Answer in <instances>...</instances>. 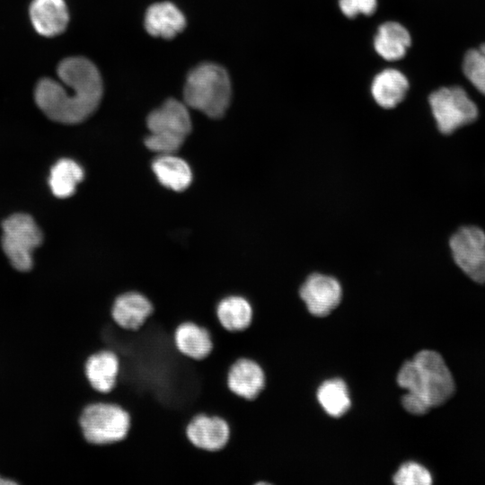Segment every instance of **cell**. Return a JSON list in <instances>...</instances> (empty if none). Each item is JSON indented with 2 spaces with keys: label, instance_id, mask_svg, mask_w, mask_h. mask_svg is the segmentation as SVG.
<instances>
[{
  "label": "cell",
  "instance_id": "cell-6",
  "mask_svg": "<svg viewBox=\"0 0 485 485\" xmlns=\"http://www.w3.org/2000/svg\"><path fill=\"white\" fill-rule=\"evenodd\" d=\"M428 103L436 128L443 136H450L472 124L480 115L476 102L459 86L434 91Z\"/></svg>",
  "mask_w": 485,
  "mask_h": 485
},
{
  "label": "cell",
  "instance_id": "cell-18",
  "mask_svg": "<svg viewBox=\"0 0 485 485\" xmlns=\"http://www.w3.org/2000/svg\"><path fill=\"white\" fill-rule=\"evenodd\" d=\"M410 42V35L404 26L396 22H387L379 26L374 47L384 59L395 61L405 56Z\"/></svg>",
  "mask_w": 485,
  "mask_h": 485
},
{
  "label": "cell",
  "instance_id": "cell-14",
  "mask_svg": "<svg viewBox=\"0 0 485 485\" xmlns=\"http://www.w3.org/2000/svg\"><path fill=\"white\" fill-rule=\"evenodd\" d=\"M185 27L184 14L172 3H155L150 5L146 12L145 28L154 37L172 39Z\"/></svg>",
  "mask_w": 485,
  "mask_h": 485
},
{
  "label": "cell",
  "instance_id": "cell-22",
  "mask_svg": "<svg viewBox=\"0 0 485 485\" xmlns=\"http://www.w3.org/2000/svg\"><path fill=\"white\" fill-rule=\"evenodd\" d=\"M83 178V168L77 163L62 159L51 169L49 186L56 197L67 198L75 192L76 185Z\"/></svg>",
  "mask_w": 485,
  "mask_h": 485
},
{
  "label": "cell",
  "instance_id": "cell-13",
  "mask_svg": "<svg viewBox=\"0 0 485 485\" xmlns=\"http://www.w3.org/2000/svg\"><path fill=\"white\" fill-rule=\"evenodd\" d=\"M30 17L36 31L45 37L62 33L69 21L64 0H33L30 5Z\"/></svg>",
  "mask_w": 485,
  "mask_h": 485
},
{
  "label": "cell",
  "instance_id": "cell-20",
  "mask_svg": "<svg viewBox=\"0 0 485 485\" xmlns=\"http://www.w3.org/2000/svg\"><path fill=\"white\" fill-rule=\"evenodd\" d=\"M152 167L158 181L172 190L182 191L192 181L189 164L172 154H161L154 161Z\"/></svg>",
  "mask_w": 485,
  "mask_h": 485
},
{
  "label": "cell",
  "instance_id": "cell-11",
  "mask_svg": "<svg viewBox=\"0 0 485 485\" xmlns=\"http://www.w3.org/2000/svg\"><path fill=\"white\" fill-rule=\"evenodd\" d=\"M227 386L237 396L253 401L266 387L265 371L257 361L240 357L229 367Z\"/></svg>",
  "mask_w": 485,
  "mask_h": 485
},
{
  "label": "cell",
  "instance_id": "cell-25",
  "mask_svg": "<svg viewBox=\"0 0 485 485\" xmlns=\"http://www.w3.org/2000/svg\"><path fill=\"white\" fill-rule=\"evenodd\" d=\"M340 11L348 18L357 14L371 15L375 12L376 0H339Z\"/></svg>",
  "mask_w": 485,
  "mask_h": 485
},
{
  "label": "cell",
  "instance_id": "cell-9",
  "mask_svg": "<svg viewBox=\"0 0 485 485\" xmlns=\"http://www.w3.org/2000/svg\"><path fill=\"white\" fill-rule=\"evenodd\" d=\"M299 294L308 311L315 316L322 317L339 305L342 288L335 278L313 273L304 282Z\"/></svg>",
  "mask_w": 485,
  "mask_h": 485
},
{
  "label": "cell",
  "instance_id": "cell-1",
  "mask_svg": "<svg viewBox=\"0 0 485 485\" xmlns=\"http://www.w3.org/2000/svg\"><path fill=\"white\" fill-rule=\"evenodd\" d=\"M59 81L41 79L35 89V101L52 120L76 124L90 117L102 96V82L97 67L83 57L63 59L57 70Z\"/></svg>",
  "mask_w": 485,
  "mask_h": 485
},
{
  "label": "cell",
  "instance_id": "cell-5",
  "mask_svg": "<svg viewBox=\"0 0 485 485\" xmlns=\"http://www.w3.org/2000/svg\"><path fill=\"white\" fill-rule=\"evenodd\" d=\"M78 424L86 442L107 445L124 439L130 426V416L120 405L95 401L80 411Z\"/></svg>",
  "mask_w": 485,
  "mask_h": 485
},
{
  "label": "cell",
  "instance_id": "cell-7",
  "mask_svg": "<svg viewBox=\"0 0 485 485\" xmlns=\"http://www.w3.org/2000/svg\"><path fill=\"white\" fill-rule=\"evenodd\" d=\"M3 250L13 267L28 271L32 267V251L42 242V234L32 217L15 214L3 222Z\"/></svg>",
  "mask_w": 485,
  "mask_h": 485
},
{
  "label": "cell",
  "instance_id": "cell-15",
  "mask_svg": "<svg viewBox=\"0 0 485 485\" xmlns=\"http://www.w3.org/2000/svg\"><path fill=\"white\" fill-rule=\"evenodd\" d=\"M119 367V358L110 349H101L91 354L84 366L89 384L93 390L101 393H107L114 388Z\"/></svg>",
  "mask_w": 485,
  "mask_h": 485
},
{
  "label": "cell",
  "instance_id": "cell-26",
  "mask_svg": "<svg viewBox=\"0 0 485 485\" xmlns=\"http://www.w3.org/2000/svg\"><path fill=\"white\" fill-rule=\"evenodd\" d=\"M401 402L404 409L414 415H423L430 409L422 399L408 392L402 396Z\"/></svg>",
  "mask_w": 485,
  "mask_h": 485
},
{
  "label": "cell",
  "instance_id": "cell-10",
  "mask_svg": "<svg viewBox=\"0 0 485 485\" xmlns=\"http://www.w3.org/2000/svg\"><path fill=\"white\" fill-rule=\"evenodd\" d=\"M189 441L198 448L207 451L222 449L230 436L229 425L219 416L195 415L186 427Z\"/></svg>",
  "mask_w": 485,
  "mask_h": 485
},
{
  "label": "cell",
  "instance_id": "cell-3",
  "mask_svg": "<svg viewBox=\"0 0 485 485\" xmlns=\"http://www.w3.org/2000/svg\"><path fill=\"white\" fill-rule=\"evenodd\" d=\"M185 104L209 118L224 116L231 100V83L226 70L214 63H202L188 75L183 91Z\"/></svg>",
  "mask_w": 485,
  "mask_h": 485
},
{
  "label": "cell",
  "instance_id": "cell-16",
  "mask_svg": "<svg viewBox=\"0 0 485 485\" xmlns=\"http://www.w3.org/2000/svg\"><path fill=\"white\" fill-rule=\"evenodd\" d=\"M408 90V79L401 71L393 68L377 74L371 84L374 100L384 109L396 107L403 101Z\"/></svg>",
  "mask_w": 485,
  "mask_h": 485
},
{
  "label": "cell",
  "instance_id": "cell-2",
  "mask_svg": "<svg viewBox=\"0 0 485 485\" xmlns=\"http://www.w3.org/2000/svg\"><path fill=\"white\" fill-rule=\"evenodd\" d=\"M397 383L430 408L443 404L454 392V378L445 362L437 352L429 349L419 351L401 366Z\"/></svg>",
  "mask_w": 485,
  "mask_h": 485
},
{
  "label": "cell",
  "instance_id": "cell-23",
  "mask_svg": "<svg viewBox=\"0 0 485 485\" xmlns=\"http://www.w3.org/2000/svg\"><path fill=\"white\" fill-rule=\"evenodd\" d=\"M463 69L471 84L485 95V43L465 54Z\"/></svg>",
  "mask_w": 485,
  "mask_h": 485
},
{
  "label": "cell",
  "instance_id": "cell-8",
  "mask_svg": "<svg viewBox=\"0 0 485 485\" xmlns=\"http://www.w3.org/2000/svg\"><path fill=\"white\" fill-rule=\"evenodd\" d=\"M454 263L470 280L485 285V230L475 225L458 227L449 237Z\"/></svg>",
  "mask_w": 485,
  "mask_h": 485
},
{
  "label": "cell",
  "instance_id": "cell-27",
  "mask_svg": "<svg viewBox=\"0 0 485 485\" xmlns=\"http://www.w3.org/2000/svg\"><path fill=\"white\" fill-rule=\"evenodd\" d=\"M17 482L0 475V485L16 484Z\"/></svg>",
  "mask_w": 485,
  "mask_h": 485
},
{
  "label": "cell",
  "instance_id": "cell-4",
  "mask_svg": "<svg viewBox=\"0 0 485 485\" xmlns=\"http://www.w3.org/2000/svg\"><path fill=\"white\" fill-rule=\"evenodd\" d=\"M146 125L150 135L145 144L148 149L159 154H171L178 151L192 127L187 106L173 98L151 111Z\"/></svg>",
  "mask_w": 485,
  "mask_h": 485
},
{
  "label": "cell",
  "instance_id": "cell-24",
  "mask_svg": "<svg viewBox=\"0 0 485 485\" xmlns=\"http://www.w3.org/2000/svg\"><path fill=\"white\" fill-rule=\"evenodd\" d=\"M393 482L397 485H429L432 483V476L423 465L407 462L394 474Z\"/></svg>",
  "mask_w": 485,
  "mask_h": 485
},
{
  "label": "cell",
  "instance_id": "cell-28",
  "mask_svg": "<svg viewBox=\"0 0 485 485\" xmlns=\"http://www.w3.org/2000/svg\"></svg>",
  "mask_w": 485,
  "mask_h": 485
},
{
  "label": "cell",
  "instance_id": "cell-19",
  "mask_svg": "<svg viewBox=\"0 0 485 485\" xmlns=\"http://www.w3.org/2000/svg\"><path fill=\"white\" fill-rule=\"evenodd\" d=\"M216 313L225 330L238 332L246 330L251 324L253 309L246 297L231 295L219 300Z\"/></svg>",
  "mask_w": 485,
  "mask_h": 485
},
{
  "label": "cell",
  "instance_id": "cell-12",
  "mask_svg": "<svg viewBox=\"0 0 485 485\" xmlns=\"http://www.w3.org/2000/svg\"><path fill=\"white\" fill-rule=\"evenodd\" d=\"M153 311V304L147 296L137 290H128L114 298L110 313L119 327L137 331Z\"/></svg>",
  "mask_w": 485,
  "mask_h": 485
},
{
  "label": "cell",
  "instance_id": "cell-21",
  "mask_svg": "<svg viewBox=\"0 0 485 485\" xmlns=\"http://www.w3.org/2000/svg\"><path fill=\"white\" fill-rule=\"evenodd\" d=\"M317 399L322 409L335 418L345 414L351 405L348 387L340 378L323 382L317 390Z\"/></svg>",
  "mask_w": 485,
  "mask_h": 485
},
{
  "label": "cell",
  "instance_id": "cell-17",
  "mask_svg": "<svg viewBox=\"0 0 485 485\" xmlns=\"http://www.w3.org/2000/svg\"><path fill=\"white\" fill-rule=\"evenodd\" d=\"M177 349L184 356L202 360L213 349V342L208 330L192 322H184L174 331Z\"/></svg>",
  "mask_w": 485,
  "mask_h": 485
}]
</instances>
